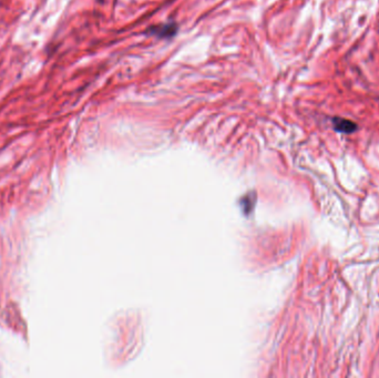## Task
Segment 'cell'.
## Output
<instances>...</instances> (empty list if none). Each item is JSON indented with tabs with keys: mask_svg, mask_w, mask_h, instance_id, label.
I'll list each match as a JSON object with an SVG mask.
<instances>
[{
	"mask_svg": "<svg viewBox=\"0 0 379 378\" xmlns=\"http://www.w3.org/2000/svg\"><path fill=\"white\" fill-rule=\"evenodd\" d=\"M333 124L334 129L337 132L341 133H353L357 130V124L355 122L347 120V119H342V118H334L333 119Z\"/></svg>",
	"mask_w": 379,
	"mask_h": 378,
	"instance_id": "6da1fadb",
	"label": "cell"
},
{
	"mask_svg": "<svg viewBox=\"0 0 379 378\" xmlns=\"http://www.w3.org/2000/svg\"><path fill=\"white\" fill-rule=\"evenodd\" d=\"M151 31L153 32L155 36L160 38H166V37H172L174 33L177 32V27L170 24V25H163L160 27H153L151 29Z\"/></svg>",
	"mask_w": 379,
	"mask_h": 378,
	"instance_id": "7a4b0ae2",
	"label": "cell"
}]
</instances>
